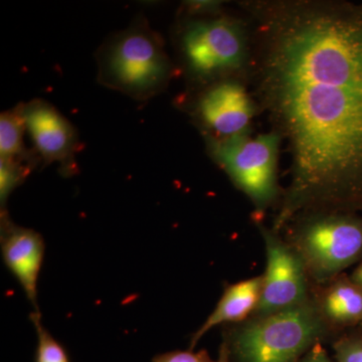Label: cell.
<instances>
[{
	"label": "cell",
	"instance_id": "obj_17",
	"mask_svg": "<svg viewBox=\"0 0 362 362\" xmlns=\"http://www.w3.org/2000/svg\"><path fill=\"white\" fill-rule=\"evenodd\" d=\"M152 362H216L211 359L206 350L194 351V349L175 350L158 354Z\"/></svg>",
	"mask_w": 362,
	"mask_h": 362
},
{
	"label": "cell",
	"instance_id": "obj_8",
	"mask_svg": "<svg viewBox=\"0 0 362 362\" xmlns=\"http://www.w3.org/2000/svg\"><path fill=\"white\" fill-rule=\"evenodd\" d=\"M256 110L254 99L239 78L199 88L190 107L204 138L216 140L250 134Z\"/></svg>",
	"mask_w": 362,
	"mask_h": 362
},
{
	"label": "cell",
	"instance_id": "obj_6",
	"mask_svg": "<svg viewBox=\"0 0 362 362\" xmlns=\"http://www.w3.org/2000/svg\"><path fill=\"white\" fill-rule=\"evenodd\" d=\"M204 140L214 161L252 202L255 223H261L268 209L282 199L278 176L282 137L272 130L256 137Z\"/></svg>",
	"mask_w": 362,
	"mask_h": 362
},
{
	"label": "cell",
	"instance_id": "obj_2",
	"mask_svg": "<svg viewBox=\"0 0 362 362\" xmlns=\"http://www.w3.org/2000/svg\"><path fill=\"white\" fill-rule=\"evenodd\" d=\"M96 61L100 84L138 102L163 92L175 73L163 40L143 16L105 40Z\"/></svg>",
	"mask_w": 362,
	"mask_h": 362
},
{
	"label": "cell",
	"instance_id": "obj_12",
	"mask_svg": "<svg viewBox=\"0 0 362 362\" xmlns=\"http://www.w3.org/2000/svg\"><path fill=\"white\" fill-rule=\"evenodd\" d=\"M262 276H256L226 286L223 295L201 327L192 335L190 349L213 328L220 325H235L251 318L258 307L261 296Z\"/></svg>",
	"mask_w": 362,
	"mask_h": 362
},
{
	"label": "cell",
	"instance_id": "obj_16",
	"mask_svg": "<svg viewBox=\"0 0 362 362\" xmlns=\"http://www.w3.org/2000/svg\"><path fill=\"white\" fill-rule=\"evenodd\" d=\"M335 362H362V330L342 334L333 343Z\"/></svg>",
	"mask_w": 362,
	"mask_h": 362
},
{
	"label": "cell",
	"instance_id": "obj_18",
	"mask_svg": "<svg viewBox=\"0 0 362 362\" xmlns=\"http://www.w3.org/2000/svg\"><path fill=\"white\" fill-rule=\"evenodd\" d=\"M299 362H335L328 356L322 343H317Z\"/></svg>",
	"mask_w": 362,
	"mask_h": 362
},
{
	"label": "cell",
	"instance_id": "obj_10",
	"mask_svg": "<svg viewBox=\"0 0 362 362\" xmlns=\"http://www.w3.org/2000/svg\"><path fill=\"white\" fill-rule=\"evenodd\" d=\"M0 237L4 264L20 283L35 312H40L37 286L45 252L42 235L33 228L16 225L6 216L1 218Z\"/></svg>",
	"mask_w": 362,
	"mask_h": 362
},
{
	"label": "cell",
	"instance_id": "obj_20",
	"mask_svg": "<svg viewBox=\"0 0 362 362\" xmlns=\"http://www.w3.org/2000/svg\"><path fill=\"white\" fill-rule=\"evenodd\" d=\"M216 362H230L228 349H226V344L223 342H221L220 354H218V358Z\"/></svg>",
	"mask_w": 362,
	"mask_h": 362
},
{
	"label": "cell",
	"instance_id": "obj_11",
	"mask_svg": "<svg viewBox=\"0 0 362 362\" xmlns=\"http://www.w3.org/2000/svg\"><path fill=\"white\" fill-rule=\"evenodd\" d=\"M311 299L332 334L362 325V288L349 275L311 284Z\"/></svg>",
	"mask_w": 362,
	"mask_h": 362
},
{
	"label": "cell",
	"instance_id": "obj_14",
	"mask_svg": "<svg viewBox=\"0 0 362 362\" xmlns=\"http://www.w3.org/2000/svg\"><path fill=\"white\" fill-rule=\"evenodd\" d=\"M30 319L37 331V338L35 362H70L63 345L45 327L40 312L33 311Z\"/></svg>",
	"mask_w": 362,
	"mask_h": 362
},
{
	"label": "cell",
	"instance_id": "obj_21",
	"mask_svg": "<svg viewBox=\"0 0 362 362\" xmlns=\"http://www.w3.org/2000/svg\"><path fill=\"white\" fill-rule=\"evenodd\" d=\"M361 329L362 330V325L361 326Z\"/></svg>",
	"mask_w": 362,
	"mask_h": 362
},
{
	"label": "cell",
	"instance_id": "obj_3",
	"mask_svg": "<svg viewBox=\"0 0 362 362\" xmlns=\"http://www.w3.org/2000/svg\"><path fill=\"white\" fill-rule=\"evenodd\" d=\"M181 68L197 88L246 75L251 59L247 23L225 14H188L175 30Z\"/></svg>",
	"mask_w": 362,
	"mask_h": 362
},
{
	"label": "cell",
	"instance_id": "obj_1",
	"mask_svg": "<svg viewBox=\"0 0 362 362\" xmlns=\"http://www.w3.org/2000/svg\"><path fill=\"white\" fill-rule=\"evenodd\" d=\"M240 6L251 45L247 75L292 158L271 228L281 233L302 214L362 213V4Z\"/></svg>",
	"mask_w": 362,
	"mask_h": 362
},
{
	"label": "cell",
	"instance_id": "obj_5",
	"mask_svg": "<svg viewBox=\"0 0 362 362\" xmlns=\"http://www.w3.org/2000/svg\"><path fill=\"white\" fill-rule=\"evenodd\" d=\"M281 235L301 259L311 284L329 282L362 262V216L359 214H299Z\"/></svg>",
	"mask_w": 362,
	"mask_h": 362
},
{
	"label": "cell",
	"instance_id": "obj_15",
	"mask_svg": "<svg viewBox=\"0 0 362 362\" xmlns=\"http://www.w3.org/2000/svg\"><path fill=\"white\" fill-rule=\"evenodd\" d=\"M33 169L18 162L0 158V207L1 216H8L6 202L13 190L20 187Z\"/></svg>",
	"mask_w": 362,
	"mask_h": 362
},
{
	"label": "cell",
	"instance_id": "obj_7",
	"mask_svg": "<svg viewBox=\"0 0 362 362\" xmlns=\"http://www.w3.org/2000/svg\"><path fill=\"white\" fill-rule=\"evenodd\" d=\"M258 226L266 251L261 296L252 317L271 315L295 308L311 299V281L301 259L281 233L261 223Z\"/></svg>",
	"mask_w": 362,
	"mask_h": 362
},
{
	"label": "cell",
	"instance_id": "obj_19",
	"mask_svg": "<svg viewBox=\"0 0 362 362\" xmlns=\"http://www.w3.org/2000/svg\"><path fill=\"white\" fill-rule=\"evenodd\" d=\"M349 276L359 287L362 288V262L358 264V266L354 269V271Z\"/></svg>",
	"mask_w": 362,
	"mask_h": 362
},
{
	"label": "cell",
	"instance_id": "obj_13",
	"mask_svg": "<svg viewBox=\"0 0 362 362\" xmlns=\"http://www.w3.org/2000/svg\"><path fill=\"white\" fill-rule=\"evenodd\" d=\"M25 132L23 103L2 112L0 116V158L18 162L35 169L42 160L35 149L30 150L25 146Z\"/></svg>",
	"mask_w": 362,
	"mask_h": 362
},
{
	"label": "cell",
	"instance_id": "obj_4",
	"mask_svg": "<svg viewBox=\"0 0 362 362\" xmlns=\"http://www.w3.org/2000/svg\"><path fill=\"white\" fill-rule=\"evenodd\" d=\"M330 335L310 299L289 310L230 325L223 342L230 362H299Z\"/></svg>",
	"mask_w": 362,
	"mask_h": 362
},
{
	"label": "cell",
	"instance_id": "obj_9",
	"mask_svg": "<svg viewBox=\"0 0 362 362\" xmlns=\"http://www.w3.org/2000/svg\"><path fill=\"white\" fill-rule=\"evenodd\" d=\"M26 132L44 166L59 164L63 175L77 173L76 154L78 148L77 131L61 112L45 100L23 103Z\"/></svg>",
	"mask_w": 362,
	"mask_h": 362
}]
</instances>
